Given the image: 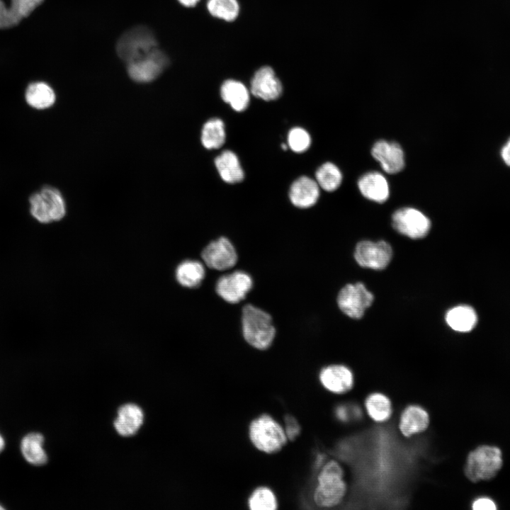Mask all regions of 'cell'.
<instances>
[{"mask_svg":"<svg viewBox=\"0 0 510 510\" xmlns=\"http://www.w3.org/2000/svg\"><path fill=\"white\" fill-rule=\"evenodd\" d=\"M242 325L246 342L258 349L269 347L276 336L271 316L253 305L249 304L243 307Z\"/></svg>","mask_w":510,"mask_h":510,"instance_id":"obj_1","label":"cell"},{"mask_svg":"<svg viewBox=\"0 0 510 510\" xmlns=\"http://www.w3.org/2000/svg\"><path fill=\"white\" fill-rule=\"evenodd\" d=\"M157 48L158 43L153 32L143 26L127 30L116 45L119 57L127 64L145 57Z\"/></svg>","mask_w":510,"mask_h":510,"instance_id":"obj_2","label":"cell"},{"mask_svg":"<svg viewBox=\"0 0 510 510\" xmlns=\"http://www.w3.org/2000/svg\"><path fill=\"white\" fill-rule=\"evenodd\" d=\"M342 477V469L336 461L332 460L324 466L318 475V485L314 492L316 504L331 507L340 502L346 492Z\"/></svg>","mask_w":510,"mask_h":510,"instance_id":"obj_3","label":"cell"},{"mask_svg":"<svg viewBox=\"0 0 510 510\" xmlns=\"http://www.w3.org/2000/svg\"><path fill=\"white\" fill-rule=\"evenodd\" d=\"M30 213L38 222L48 224L62 220L66 213V205L60 191L45 186L29 198Z\"/></svg>","mask_w":510,"mask_h":510,"instance_id":"obj_4","label":"cell"},{"mask_svg":"<svg viewBox=\"0 0 510 510\" xmlns=\"http://www.w3.org/2000/svg\"><path fill=\"white\" fill-rule=\"evenodd\" d=\"M249 436L256 448L268 453L278 451L287 440L281 426L268 414H263L251 421Z\"/></svg>","mask_w":510,"mask_h":510,"instance_id":"obj_5","label":"cell"},{"mask_svg":"<svg viewBox=\"0 0 510 510\" xmlns=\"http://www.w3.org/2000/svg\"><path fill=\"white\" fill-rule=\"evenodd\" d=\"M502 466V452L494 446H482L470 452L465 468L467 477L472 482L494 477Z\"/></svg>","mask_w":510,"mask_h":510,"instance_id":"obj_6","label":"cell"},{"mask_svg":"<svg viewBox=\"0 0 510 510\" xmlns=\"http://www.w3.org/2000/svg\"><path fill=\"white\" fill-rule=\"evenodd\" d=\"M373 295L363 283H349L341 288L337 296L339 309L348 317L360 319L373 303Z\"/></svg>","mask_w":510,"mask_h":510,"instance_id":"obj_7","label":"cell"},{"mask_svg":"<svg viewBox=\"0 0 510 510\" xmlns=\"http://www.w3.org/2000/svg\"><path fill=\"white\" fill-rule=\"evenodd\" d=\"M392 226L399 233L411 239L426 236L431 229V220L420 210L414 208H402L392 216Z\"/></svg>","mask_w":510,"mask_h":510,"instance_id":"obj_8","label":"cell"},{"mask_svg":"<svg viewBox=\"0 0 510 510\" xmlns=\"http://www.w3.org/2000/svg\"><path fill=\"white\" fill-rule=\"evenodd\" d=\"M392 250L385 241L364 240L355 248L354 258L359 266L373 270H382L391 261Z\"/></svg>","mask_w":510,"mask_h":510,"instance_id":"obj_9","label":"cell"},{"mask_svg":"<svg viewBox=\"0 0 510 510\" xmlns=\"http://www.w3.org/2000/svg\"><path fill=\"white\" fill-rule=\"evenodd\" d=\"M169 64L168 57L158 47L145 57L128 63V73L137 82H150L156 79Z\"/></svg>","mask_w":510,"mask_h":510,"instance_id":"obj_10","label":"cell"},{"mask_svg":"<svg viewBox=\"0 0 510 510\" xmlns=\"http://www.w3.org/2000/svg\"><path fill=\"white\" fill-rule=\"evenodd\" d=\"M252 285L253 280L249 274L236 271L221 276L217 281L215 290L225 301L234 304L246 297Z\"/></svg>","mask_w":510,"mask_h":510,"instance_id":"obj_11","label":"cell"},{"mask_svg":"<svg viewBox=\"0 0 510 510\" xmlns=\"http://www.w3.org/2000/svg\"><path fill=\"white\" fill-rule=\"evenodd\" d=\"M201 257L208 267L217 271L230 269L237 261L236 249L226 237L209 243L203 250Z\"/></svg>","mask_w":510,"mask_h":510,"instance_id":"obj_12","label":"cell"},{"mask_svg":"<svg viewBox=\"0 0 510 510\" xmlns=\"http://www.w3.org/2000/svg\"><path fill=\"white\" fill-rule=\"evenodd\" d=\"M371 154L387 174H397L404 166V152L397 142L378 140L373 144Z\"/></svg>","mask_w":510,"mask_h":510,"instance_id":"obj_13","label":"cell"},{"mask_svg":"<svg viewBox=\"0 0 510 510\" xmlns=\"http://www.w3.org/2000/svg\"><path fill=\"white\" fill-rule=\"evenodd\" d=\"M251 92L262 100L273 101L281 96L283 86L273 69L264 66L255 72L251 81Z\"/></svg>","mask_w":510,"mask_h":510,"instance_id":"obj_14","label":"cell"},{"mask_svg":"<svg viewBox=\"0 0 510 510\" xmlns=\"http://www.w3.org/2000/svg\"><path fill=\"white\" fill-rule=\"evenodd\" d=\"M289 197L293 205L299 208H310L318 200L319 186L312 178L301 176L292 183Z\"/></svg>","mask_w":510,"mask_h":510,"instance_id":"obj_15","label":"cell"},{"mask_svg":"<svg viewBox=\"0 0 510 510\" xmlns=\"http://www.w3.org/2000/svg\"><path fill=\"white\" fill-rule=\"evenodd\" d=\"M358 187L363 197L376 203L385 202L390 196L387 181L378 171L363 174L358 181Z\"/></svg>","mask_w":510,"mask_h":510,"instance_id":"obj_16","label":"cell"},{"mask_svg":"<svg viewBox=\"0 0 510 510\" xmlns=\"http://www.w3.org/2000/svg\"><path fill=\"white\" fill-rule=\"evenodd\" d=\"M44 0H11L10 8H6L0 0V28L16 26L28 17Z\"/></svg>","mask_w":510,"mask_h":510,"instance_id":"obj_17","label":"cell"},{"mask_svg":"<svg viewBox=\"0 0 510 510\" xmlns=\"http://www.w3.org/2000/svg\"><path fill=\"white\" fill-rule=\"evenodd\" d=\"M319 379L325 388L334 393L348 391L353 385L351 372L341 365H332L323 368Z\"/></svg>","mask_w":510,"mask_h":510,"instance_id":"obj_18","label":"cell"},{"mask_svg":"<svg viewBox=\"0 0 510 510\" xmlns=\"http://www.w3.org/2000/svg\"><path fill=\"white\" fill-rule=\"evenodd\" d=\"M143 418V412L137 405L126 404L118 409L114 426L120 435L131 436L135 435L141 427Z\"/></svg>","mask_w":510,"mask_h":510,"instance_id":"obj_19","label":"cell"},{"mask_svg":"<svg viewBox=\"0 0 510 510\" xmlns=\"http://www.w3.org/2000/svg\"><path fill=\"white\" fill-rule=\"evenodd\" d=\"M220 94L222 100L237 112L244 110L249 106V90L239 81L228 79L224 81L221 86Z\"/></svg>","mask_w":510,"mask_h":510,"instance_id":"obj_20","label":"cell"},{"mask_svg":"<svg viewBox=\"0 0 510 510\" xmlns=\"http://www.w3.org/2000/svg\"><path fill=\"white\" fill-rule=\"evenodd\" d=\"M216 169L226 183H235L244 179V174L237 156L232 151L222 152L215 159Z\"/></svg>","mask_w":510,"mask_h":510,"instance_id":"obj_21","label":"cell"},{"mask_svg":"<svg viewBox=\"0 0 510 510\" xmlns=\"http://www.w3.org/2000/svg\"><path fill=\"white\" fill-rule=\"evenodd\" d=\"M447 324L454 331L468 332L476 325L477 317L468 305H458L449 310L445 317Z\"/></svg>","mask_w":510,"mask_h":510,"instance_id":"obj_22","label":"cell"},{"mask_svg":"<svg viewBox=\"0 0 510 510\" xmlns=\"http://www.w3.org/2000/svg\"><path fill=\"white\" fill-rule=\"evenodd\" d=\"M429 423V415L422 408L409 406L402 414L400 429L405 436L424 431Z\"/></svg>","mask_w":510,"mask_h":510,"instance_id":"obj_23","label":"cell"},{"mask_svg":"<svg viewBox=\"0 0 510 510\" xmlns=\"http://www.w3.org/2000/svg\"><path fill=\"white\" fill-rule=\"evenodd\" d=\"M25 98L30 107L38 110L51 107L56 100V96L52 87L42 81L29 84L26 90Z\"/></svg>","mask_w":510,"mask_h":510,"instance_id":"obj_24","label":"cell"},{"mask_svg":"<svg viewBox=\"0 0 510 510\" xmlns=\"http://www.w3.org/2000/svg\"><path fill=\"white\" fill-rule=\"evenodd\" d=\"M44 437L39 433H30L22 439L21 449L24 458L30 464L42 465L47 460L43 449Z\"/></svg>","mask_w":510,"mask_h":510,"instance_id":"obj_25","label":"cell"},{"mask_svg":"<svg viewBox=\"0 0 510 510\" xmlns=\"http://www.w3.org/2000/svg\"><path fill=\"white\" fill-rule=\"evenodd\" d=\"M205 278L203 265L198 261L186 260L181 262L176 269V278L183 287H198Z\"/></svg>","mask_w":510,"mask_h":510,"instance_id":"obj_26","label":"cell"},{"mask_svg":"<svg viewBox=\"0 0 510 510\" xmlns=\"http://www.w3.org/2000/svg\"><path fill=\"white\" fill-rule=\"evenodd\" d=\"M225 125L219 118L208 120L201 131V142L208 149H218L225 142Z\"/></svg>","mask_w":510,"mask_h":510,"instance_id":"obj_27","label":"cell"},{"mask_svg":"<svg viewBox=\"0 0 510 510\" xmlns=\"http://www.w3.org/2000/svg\"><path fill=\"white\" fill-rule=\"evenodd\" d=\"M316 181L319 186L326 191L336 190L342 181L340 169L332 162L323 164L315 173Z\"/></svg>","mask_w":510,"mask_h":510,"instance_id":"obj_28","label":"cell"},{"mask_svg":"<svg viewBox=\"0 0 510 510\" xmlns=\"http://www.w3.org/2000/svg\"><path fill=\"white\" fill-rule=\"evenodd\" d=\"M207 8L212 16L230 22L237 18L239 11L237 0H208Z\"/></svg>","mask_w":510,"mask_h":510,"instance_id":"obj_29","label":"cell"},{"mask_svg":"<svg viewBox=\"0 0 510 510\" xmlns=\"http://www.w3.org/2000/svg\"><path fill=\"white\" fill-rule=\"evenodd\" d=\"M366 407L370 417L377 421H385L392 412L390 400L380 393L370 395L366 400Z\"/></svg>","mask_w":510,"mask_h":510,"instance_id":"obj_30","label":"cell"},{"mask_svg":"<svg viewBox=\"0 0 510 510\" xmlns=\"http://www.w3.org/2000/svg\"><path fill=\"white\" fill-rule=\"evenodd\" d=\"M249 506L252 510H274L277 508V501L270 489L259 487L250 496Z\"/></svg>","mask_w":510,"mask_h":510,"instance_id":"obj_31","label":"cell"},{"mask_svg":"<svg viewBox=\"0 0 510 510\" xmlns=\"http://www.w3.org/2000/svg\"><path fill=\"white\" fill-rule=\"evenodd\" d=\"M288 147L296 153L305 152L311 144V137L303 128L296 127L292 128L288 135Z\"/></svg>","mask_w":510,"mask_h":510,"instance_id":"obj_32","label":"cell"},{"mask_svg":"<svg viewBox=\"0 0 510 510\" xmlns=\"http://www.w3.org/2000/svg\"><path fill=\"white\" fill-rule=\"evenodd\" d=\"M300 427L296 419L291 416H287L285 417V434L286 436L293 440L300 433Z\"/></svg>","mask_w":510,"mask_h":510,"instance_id":"obj_33","label":"cell"},{"mask_svg":"<svg viewBox=\"0 0 510 510\" xmlns=\"http://www.w3.org/2000/svg\"><path fill=\"white\" fill-rule=\"evenodd\" d=\"M472 509L475 510H495L497 507L492 499L482 497L474 502Z\"/></svg>","mask_w":510,"mask_h":510,"instance_id":"obj_34","label":"cell"},{"mask_svg":"<svg viewBox=\"0 0 510 510\" xmlns=\"http://www.w3.org/2000/svg\"><path fill=\"white\" fill-rule=\"evenodd\" d=\"M500 156L504 163L510 166V137L502 146L500 151Z\"/></svg>","mask_w":510,"mask_h":510,"instance_id":"obj_35","label":"cell"},{"mask_svg":"<svg viewBox=\"0 0 510 510\" xmlns=\"http://www.w3.org/2000/svg\"><path fill=\"white\" fill-rule=\"evenodd\" d=\"M183 6L186 7H193L196 6L200 0H178Z\"/></svg>","mask_w":510,"mask_h":510,"instance_id":"obj_36","label":"cell"},{"mask_svg":"<svg viewBox=\"0 0 510 510\" xmlns=\"http://www.w3.org/2000/svg\"><path fill=\"white\" fill-rule=\"evenodd\" d=\"M336 414L340 419L345 420L347 418L346 410L344 407H339L336 411Z\"/></svg>","mask_w":510,"mask_h":510,"instance_id":"obj_37","label":"cell"},{"mask_svg":"<svg viewBox=\"0 0 510 510\" xmlns=\"http://www.w3.org/2000/svg\"><path fill=\"white\" fill-rule=\"evenodd\" d=\"M4 446H5L4 440V438H2V436H1V434H0V453H1V450L4 449Z\"/></svg>","mask_w":510,"mask_h":510,"instance_id":"obj_38","label":"cell"},{"mask_svg":"<svg viewBox=\"0 0 510 510\" xmlns=\"http://www.w3.org/2000/svg\"><path fill=\"white\" fill-rule=\"evenodd\" d=\"M281 147L284 150H285L287 149V146L285 144H281Z\"/></svg>","mask_w":510,"mask_h":510,"instance_id":"obj_39","label":"cell"},{"mask_svg":"<svg viewBox=\"0 0 510 510\" xmlns=\"http://www.w3.org/2000/svg\"><path fill=\"white\" fill-rule=\"evenodd\" d=\"M4 508L0 505V510L4 509Z\"/></svg>","mask_w":510,"mask_h":510,"instance_id":"obj_40","label":"cell"}]
</instances>
